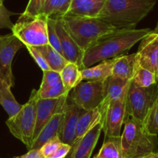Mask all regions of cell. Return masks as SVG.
Returning <instances> with one entry per match:
<instances>
[{
  "mask_svg": "<svg viewBox=\"0 0 158 158\" xmlns=\"http://www.w3.org/2000/svg\"><path fill=\"white\" fill-rule=\"evenodd\" d=\"M25 46L14 34L0 36V79L14 85L12 64L17 51Z\"/></svg>",
  "mask_w": 158,
  "mask_h": 158,
  "instance_id": "9",
  "label": "cell"
},
{
  "mask_svg": "<svg viewBox=\"0 0 158 158\" xmlns=\"http://www.w3.org/2000/svg\"><path fill=\"white\" fill-rule=\"evenodd\" d=\"M68 96L67 104L64 109L63 122L61 123L58 137L62 143L72 147L75 142L76 129L80 115L84 110L81 109L72 102H69Z\"/></svg>",
  "mask_w": 158,
  "mask_h": 158,
  "instance_id": "14",
  "label": "cell"
},
{
  "mask_svg": "<svg viewBox=\"0 0 158 158\" xmlns=\"http://www.w3.org/2000/svg\"><path fill=\"white\" fill-rule=\"evenodd\" d=\"M114 58L100 61L99 64L94 67L83 68L80 70L83 81H104L112 75L113 65Z\"/></svg>",
  "mask_w": 158,
  "mask_h": 158,
  "instance_id": "20",
  "label": "cell"
},
{
  "mask_svg": "<svg viewBox=\"0 0 158 158\" xmlns=\"http://www.w3.org/2000/svg\"><path fill=\"white\" fill-rule=\"evenodd\" d=\"M69 94L57 99H38L36 102V119L33 140L42 129L55 114L64 111Z\"/></svg>",
  "mask_w": 158,
  "mask_h": 158,
  "instance_id": "11",
  "label": "cell"
},
{
  "mask_svg": "<svg viewBox=\"0 0 158 158\" xmlns=\"http://www.w3.org/2000/svg\"><path fill=\"white\" fill-rule=\"evenodd\" d=\"M152 32L151 29H117L99 39L83 53V68L121 56Z\"/></svg>",
  "mask_w": 158,
  "mask_h": 158,
  "instance_id": "1",
  "label": "cell"
},
{
  "mask_svg": "<svg viewBox=\"0 0 158 158\" xmlns=\"http://www.w3.org/2000/svg\"><path fill=\"white\" fill-rule=\"evenodd\" d=\"M4 0H0V29H12L13 26L10 16L12 15V12L8 10L3 3Z\"/></svg>",
  "mask_w": 158,
  "mask_h": 158,
  "instance_id": "33",
  "label": "cell"
},
{
  "mask_svg": "<svg viewBox=\"0 0 158 158\" xmlns=\"http://www.w3.org/2000/svg\"><path fill=\"white\" fill-rule=\"evenodd\" d=\"M101 113L98 107L89 111H83L79 118L76 129L75 141L83 137L91 129L101 121Z\"/></svg>",
  "mask_w": 158,
  "mask_h": 158,
  "instance_id": "21",
  "label": "cell"
},
{
  "mask_svg": "<svg viewBox=\"0 0 158 158\" xmlns=\"http://www.w3.org/2000/svg\"><path fill=\"white\" fill-rule=\"evenodd\" d=\"M35 47L44 57L46 63L52 71L60 72L65 65L67 64L68 61L66 60V58L49 44L42 45V46H35Z\"/></svg>",
  "mask_w": 158,
  "mask_h": 158,
  "instance_id": "22",
  "label": "cell"
},
{
  "mask_svg": "<svg viewBox=\"0 0 158 158\" xmlns=\"http://www.w3.org/2000/svg\"><path fill=\"white\" fill-rule=\"evenodd\" d=\"M125 99L111 102L101 115L100 122L105 137L121 136L122 125L129 118L127 116Z\"/></svg>",
  "mask_w": 158,
  "mask_h": 158,
  "instance_id": "10",
  "label": "cell"
},
{
  "mask_svg": "<svg viewBox=\"0 0 158 158\" xmlns=\"http://www.w3.org/2000/svg\"><path fill=\"white\" fill-rule=\"evenodd\" d=\"M157 152H158V151H157Z\"/></svg>",
  "mask_w": 158,
  "mask_h": 158,
  "instance_id": "41",
  "label": "cell"
},
{
  "mask_svg": "<svg viewBox=\"0 0 158 158\" xmlns=\"http://www.w3.org/2000/svg\"><path fill=\"white\" fill-rule=\"evenodd\" d=\"M60 74L63 85L69 91L83 81L80 68L72 62H67L64 68L61 70Z\"/></svg>",
  "mask_w": 158,
  "mask_h": 158,
  "instance_id": "26",
  "label": "cell"
},
{
  "mask_svg": "<svg viewBox=\"0 0 158 158\" xmlns=\"http://www.w3.org/2000/svg\"><path fill=\"white\" fill-rule=\"evenodd\" d=\"M47 18L42 14L30 17L20 15L11 29L12 33L25 46L48 44Z\"/></svg>",
  "mask_w": 158,
  "mask_h": 158,
  "instance_id": "6",
  "label": "cell"
},
{
  "mask_svg": "<svg viewBox=\"0 0 158 158\" xmlns=\"http://www.w3.org/2000/svg\"><path fill=\"white\" fill-rule=\"evenodd\" d=\"M131 81L110 76L104 80L103 99L98 106L101 115L111 102L126 99Z\"/></svg>",
  "mask_w": 158,
  "mask_h": 158,
  "instance_id": "15",
  "label": "cell"
},
{
  "mask_svg": "<svg viewBox=\"0 0 158 158\" xmlns=\"http://www.w3.org/2000/svg\"><path fill=\"white\" fill-rule=\"evenodd\" d=\"M131 82L134 85L140 88H148L151 85L157 84L156 74L139 65L137 66Z\"/></svg>",
  "mask_w": 158,
  "mask_h": 158,
  "instance_id": "27",
  "label": "cell"
},
{
  "mask_svg": "<svg viewBox=\"0 0 158 158\" xmlns=\"http://www.w3.org/2000/svg\"><path fill=\"white\" fill-rule=\"evenodd\" d=\"M71 150V146L61 143L58 147L46 158H66Z\"/></svg>",
  "mask_w": 158,
  "mask_h": 158,
  "instance_id": "36",
  "label": "cell"
},
{
  "mask_svg": "<svg viewBox=\"0 0 158 158\" xmlns=\"http://www.w3.org/2000/svg\"><path fill=\"white\" fill-rule=\"evenodd\" d=\"M43 76L42 79L41 85L40 87V91L46 89L59 82L62 81L60 72L49 70V71H43Z\"/></svg>",
  "mask_w": 158,
  "mask_h": 158,
  "instance_id": "31",
  "label": "cell"
},
{
  "mask_svg": "<svg viewBox=\"0 0 158 158\" xmlns=\"http://www.w3.org/2000/svg\"><path fill=\"white\" fill-rule=\"evenodd\" d=\"M72 0H46L40 14L48 18L63 17L67 13Z\"/></svg>",
  "mask_w": 158,
  "mask_h": 158,
  "instance_id": "25",
  "label": "cell"
},
{
  "mask_svg": "<svg viewBox=\"0 0 158 158\" xmlns=\"http://www.w3.org/2000/svg\"><path fill=\"white\" fill-rule=\"evenodd\" d=\"M94 158H123L120 136L105 137L102 147Z\"/></svg>",
  "mask_w": 158,
  "mask_h": 158,
  "instance_id": "24",
  "label": "cell"
},
{
  "mask_svg": "<svg viewBox=\"0 0 158 158\" xmlns=\"http://www.w3.org/2000/svg\"><path fill=\"white\" fill-rule=\"evenodd\" d=\"M37 90L31 92L29 101L22 105L19 111L6 121L10 133L26 145L29 150L33 142L34 131L36 119Z\"/></svg>",
  "mask_w": 158,
  "mask_h": 158,
  "instance_id": "5",
  "label": "cell"
},
{
  "mask_svg": "<svg viewBox=\"0 0 158 158\" xmlns=\"http://www.w3.org/2000/svg\"><path fill=\"white\" fill-rule=\"evenodd\" d=\"M143 123L151 134L158 136V94L151 105Z\"/></svg>",
  "mask_w": 158,
  "mask_h": 158,
  "instance_id": "28",
  "label": "cell"
},
{
  "mask_svg": "<svg viewBox=\"0 0 158 158\" xmlns=\"http://www.w3.org/2000/svg\"><path fill=\"white\" fill-rule=\"evenodd\" d=\"M62 142L59 139L58 136H56L55 138H52V139H51L50 140H49L48 142H46V143H44L42 146L41 148L40 149V153L44 156V158H46L60 146V144Z\"/></svg>",
  "mask_w": 158,
  "mask_h": 158,
  "instance_id": "35",
  "label": "cell"
},
{
  "mask_svg": "<svg viewBox=\"0 0 158 158\" xmlns=\"http://www.w3.org/2000/svg\"><path fill=\"white\" fill-rule=\"evenodd\" d=\"M27 49V50L29 51V54L32 57V58L34 59V60L35 61V63L38 64V66L41 68L42 71H49L51 70L50 68L49 67L48 64L46 63V60L44 59V57L42 56V54L37 50L35 46H25Z\"/></svg>",
  "mask_w": 158,
  "mask_h": 158,
  "instance_id": "34",
  "label": "cell"
},
{
  "mask_svg": "<svg viewBox=\"0 0 158 158\" xmlns=\"http://www.w3.org/2000/svg\"><path fill=\"white\" fill-rule=\"evenodd\" d=\"M61 18L66 30L83 51L102 37L117 30L98 17L64 15Z\"/></svg>",
  "mask_w": 158,
  "mask_h": 158,
  "instance_id": "4",
  "label": "cell"
},
{
  "mask_svg": "<svg viewBox=\"0 0 158 158\" xmlns=\"http://www.w3.org/2000/svg\"><path fill=\"white\" fill-rule=\"evenodd\" d=\"M12 158H44V156L40 153V150H30L22 156H15Z\"/></svg>",
  "mask_w": 158,
  "mask_h": 158,
  "instance_id": "37",
  "label": "cell"
},
{
  "mask_svg": "<svg viewBox=\"0 0 158 158\" xmlns=\"http://www.w3.org/2000/svg\"><path fill=\"white\" fill-rule=\"evenodd\" d=\"M69 91L66 89L63 82L60 81L46 89L37 90V96L38 99H57L61 96L68 94Z\"/></svg>",
  "mask_w": 158,
  "mask_h": 158,
  "instance_id": "29",
  "label": "cell"
},
{
  "mask_svg": "<svg viewBox=\"0 0 158 158\" xmlns=\"http://www.w3.org/2000/svg\"><path fill=\"white\" fill-rule=\"evenodd\" d=\"M152 31L154 33H158V22H157V26H156L155 29H154V30H152Z\"/></svg>",
  "mask_w": 158,
  "mask_h": 158,
  "instance_id": "39",
  "label": "cell"
},
{
  "mask_svg": "<svg viewBox=\"0 0 158 158\" xmlns=\"http://www.w3.org/2000/svg\"><path fill=\"white\" fill-rule=\"evenodd\" d=\"M139 66L149 70L154 74L158 73V33L152 31L140 40L138 50L136 53Z\"/></svg>",
  "mask_w": 158,
  "mask_h": 158,
  "instance_id": "12",
  "label": "cell"
},
{
  "mask_svg": "<svg viewBox=\"0 0 158 158\" xmlns=\"http://www.w3.org/2000/svg\"><path fill=\"white\" fill-rule=\"evenodd\" d=\"M64 111L54 115L49 122L43 126L41 131L32 142L30 150H40L42 146L52 138L58 136L61 123L63 122Z\"/></svg>",
  "mask_w": 158,
  "mask_h": 158,
  "instance_id": "18",
  "label": "cell"
},
{
  "mask_svg": "<svg viewBox=\"0 0 158 158\" xmlns=\"http://www.w3.org/2000/svg\"><path fill=\"white\" fill-rule=\"evenodd\" d=\"M121 138L123 158H142L158 151V137L147 129L141 121L129 117L124 122Z\"/></svg>",
  "mask_w": 158,
  "mask_h": 158,
  "instance_id": "3",
  "label": "cell"
},
{
  "mask_svg": "<svg viewBox=\"0 0 158 158\" xmlns=\"http://www.w3.org/2000/svg\"><path fill=\"white\" fill-rule=\"evenodd\" d=\"M138 64L136 54L121 55L114 57L112 76L127 80H132Z\"/></svg>",
  "mask_w": 158,
  "mask_h": 158,
  "instance_id": "19",
  "label": "cell"
},
{
  "mask_svg": "<svg viewBox=\"0 0 158 158\" xmlns=\"http://www.w3.org/2000/svg\"><path fill=\"white\" fill-rule=\"evenodd\" d=\"M47 34H48V44L50 45L52 48L58 51L60 54L63 56V50L60 46V40L57 36L55 26V19L47 18Z\"/></svg>",
  "mask_w": 158,
  "mask_h": 158,
  "instance_id": "30",
  "label": "cell"
},
{
  "mask_svg": "<svg viewBox=\"0 0 158 158\" xmlns=\"http://www.w3.org/2000/svg\"><path fill=\"white\" fill-rule=\"evenodd\" d=\"M12 87L5 81L0 79V105L3 107L9 117L16 114L21 108L20 105L11 91Z\"/></svg>",
  "mask_w": 158,
  "mask_h": 158,
  "instance_id": "23",
  "label": "cell"
},
{
  "mask_svg": "<svg viewBox=\"0 0 158 158\" xmlns=\"http://www.w3.org/2000/svg\"><path fill=\"white\" fill-rule=\"evenodd\" d=\"M101 131L102 123L100 122L83 137L74 142L66 158H90Z\"/></svg>",
  "mask_w": 158,
  "mask_h": 158,
  "instance_id": "16",
  "label": "cell"
},
{
  "mask_svg": "<svg viewBox=\"0 0 158 158\" xmlns=\"http://www.w3.org/2000/svg\"><path fill=\"white\" fill-rule=\"evenodd\" d=\"M55 19V26L60 40L63 57L68 62L76 64L80 70L83 69V57L84 51L80 49L73 39L66 30L61 17Z\"/></svg>",
  "mask_w": 158,
  "mask_h": 158,
  "instance_id": "13",
  "label": "cell"
},
{
  "mask_svg": "<svg viewBox=\"0 0 158 158\" xmlns=\"http://www.w3.org/2000/svg\"><path fill=\"white\" fill-rule=\"evenodd\" d=\"M104 81H82L69 93L73 103L85 111L97 108L103 99Z\"/></svg>",
  "mask_w": 158,
  "mask_h": 158,
  "instance_id": "8",
  "label": "cell"
},
{
  "mask_svg": "<svg viewBox=\"0 0 158 158\" xmlns=\"http://www.w3.org/2000/svg\"><path fill=\"white\" fill-rule=\"evenodd\" d=\"M157 94V84L148 88H140L131 82L125 99L127 116L144 122Z\"/></svg>",
  "mask_w": 158,
  "mask_h": 158,
  "instance_id": "7",
  "label": "cell"
},
{
  "mask_svg": "<svg viewBox=\"0 0 158 158\" xmlns=\"http://www.w3.org/2000/svg\"><path fill=\"white\" fill-rule=\"evenodd\" d=\"M156 2L157 0H105L97 17L117 29H135Z\"/></svg>",
  "mask_w": 158,
  "mask_h": 158,
  "instance_id": "2",
  "label": "cell"
},
{
  "mask_svg": "<svg viewBox=\"0 0 158 158\" xmlns=\"http://www.w3.org/2000/svg\"><path fill=\"white\" fill-rule=\"evenodd\" d=\"M142 158H158V152H151L143 156Z\"/></svg>",
  "mask_w": 158,
  "mask_h": 158,
  "instance_id": "38",
  "label": "cell"
},
{
  "mask_svg": "<svg viewBox=\"0 0 158 158\" xmlns=\"http://www.w3.org/2000/svg\"><path fill=\"white\" fill-rule=\"evenodd\" d=\"M157 82H158V73H157Z\"/></svg>",
  "mask_w": 158,
  "mask_h": 158,
  "instance_id": "40",
  "label": "cell"
},
{
  "mask_svg": "<svg viewBox=\"0 0 158 158\" xmlns=\"http://www.w3.org/2000/svg\"><path fill=\"white\" fill-rule=\"evenodd\" d=\"M46 1V0H29L26 9L21 15L30 17L39 15Z\"/></svg>",
  "mask_w": 158,
  "mask_h": 158,
  "instance_id": "32",
  "label": "cell"
},
{
  "mask_svg": "<svg viewBox=\"0 0 158 158\" xmlns=\"http://www.w3.org/2000/svg\"><path fill=\"white\" fill-rule=\"evenodd\" d=\"M105 0H72L65 15L97 17L103 7Z\"/></svg>",
  "mask_w": 158,
  "mask_h": 158,
  "instance_id": "17",
  "label": "cell"
}]
</instances>
